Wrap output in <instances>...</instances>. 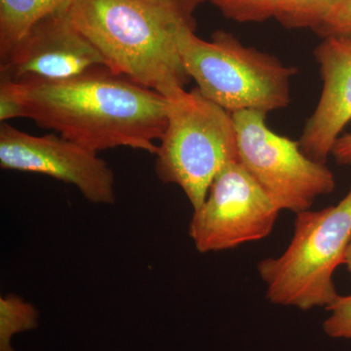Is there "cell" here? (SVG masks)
Returning a JSON list of instances; mask_svg holds the SVG:
<instances>
[{
    "mask_svg": "<svg viewBox=\"0 0 351 351\" xmlns=\"http://www.w3.org/2000/svg\"><path fill=\"white\" fill-rule=\"evenodd\" d=\"M337 0H281L276 18L288 27L317 29Z\"/></svg>",
    "mask_w": 351,
    "mask_h": 351,
    "instance_id": "cell-13",
    "label": "cell"
},
{
    "mask_svg": "<svg viewBox=\"0 0 351 351\" xmlns=\"http://www.w3.org/2000/svg\"><path fill=\"white\" fill-rule=\"evenodd\" d=\"M232 114L239 163L281 210L306 211L318 197L335 191L336 180L326 163L306 156L299 141L269 129L267 113L243 110Z\"/></svg>",
    "mask_w": 351,
    "mask_h": 351,
    "instance_id": "cell-6",
    "label": "cell"
},
{
    "mask_svg": "<svg viewBox=\"0 0 351 351\" xmlns=\"http://www.w3.org/2000/svg\"><path fill=\"white\" fill-rule=\"evenodd\" d=\"M25 117L24 107L21 103L14 83L0 78V121Z\"/></svg>",
    "mask_w": 351,
    "mask_h": 351,
    "instance_id": "cell-17",
    "label": "cell"
},
{
    "mask_svg": "<svg viewBox=\"0 0 351 351\" xmlns=\"http://www.w3.org/2000/svg\"><path fill=\"white\" fill-rule=\"evenodd\" d=\"M166 99L167 125L156 154V175L164 184L180 186L196 210L217 176L239 161L234 121L196 88H182Z\"/></svg>",
    "mask_w": 351,
    "mask_h": 351,
    "instance_id": "cell-5",
    "label": "cell"
},
{
    "mask_svg": "<svg viewBox=\"0 0 351 351\" xmlns=\"http://www.w3.org/2000/svg\"><path fill=\"white\" fill-rule=\"evenodd\" d=\"M295 215L290 244L279 257L261 261L258 272L272 304L327 309L339 295L334 274L351 237V189L336 205Z\"/></svg>",
    "mask_w": 351,
    "mask_h": 351,
    "instance_id": "cell-3",
    "label": "cell"
},
{
    "mask_svg": "<svg viewBox=\"0 0 351 351\" xmlns=\"http://www.w3.org/2000/svg\"><path fill=\"white\" fill-rule=\"evenodd\" d=\"M343 265H346V269H348V274L351 277V237L350 242H348V249H346L345 263Z\"/></svg>",
    "mask_w": 351,
    "mask_h": 351,
    "instance_id": "cell-20",
    "label": "cell"
},
{
    "mask_svg": "<svg viewBox=\"0 0 351 351\" xmlns=\"http://www.w3.org/2000/svg\"><path fill=\"white\" fill-rule=\"evenodd\" d=\"M226 17L240 23L263 22L276 17L281 0H209Z\"/></svg>",
    "mask_w": 351,
    "mask_h": 351,
    "instance_id": "cell-14",
    "label": "cell"
},
{
    "mask_svg": "<svg viewBox=\"0 0 351 351\" xmlns=\"http://www.w3.org/2000/svg\"><path fill=\"white\" fill-rule=\"evenodd\" d=\"M25 119L97 152L130 147L156 156L167 99L110 69L61 82H13Z\"/></svg>",
    "mask_w": 351,
    "mask_h": 351,
    "instance_id": "cell-1",
    "label": "cell"
},
{
    "mask_svg": "<svg viewBox=\"0 0 351 351\" xmlns=\"http://www.w3.org/2000/svg\"><path fill=\"white\" fill-rule=\"evenodd\" d=\"M69 0H0V61L44 18Z\"/></svg>",
    "mask_w": 351,
    "mask_h": 351,
    "instance_id": "cell-11",
    "label": "cell"
},
{
    "mask_svg": "<svg viewBox=\"0 0 351 351\" xmlns=\"http://www.w3.org/2000/svg\"><path fill=\"white\" fill-rule=\"evenodd\" d=\"M316 31L324 38H351V0H337Z\"/></svg>",
    "mask_w": 351,
    "mask_h": 351,
    "instance_id": "cell-16",
    "label": "cell"
},
{
    "mask_svg": "<svg viewBox=\"0 0 351 351\" xmlns=\"http://www.w3.org/2000/svg\"><path fill=\"white\" fill-rule=\"evenodd\" d=\"M38 325L39 311L31 302L16 295L0 298V351H15L14 337L36 330Z\"/></svg>",
    "mask_w": 351,
    "mask_h": 351,
    "instance_id": "cell-12",
    "label": "cell"
},
{
    "mask_svg": "<svg viewBox=\"0 0 351 351\" xmlns=\"http://www.w3.org/2000/svg\"><path fill=\"white\" fill-rule=\"evenodd\" d=\"M0 166L73 184L94 204L112 205L117 201L114 173L110 165L97 152L61 135L34 136L1 122Z\"/></svg>",
    "mask_w": 351,
    "mask_h": 351,
    "instance_id": "cell-8",
    "label": "cell"
},
{
    "mask_svg": "<svg viewBox=\"0 0 351 351\" xmlns=\"http://www.w3.org/2000/svg\"><path fill=\"white\" fill-rule=\"evenodd\" d=\"M323 331L332 339H351V295H339L326 309Z\"/></svg>",
    "mask_w": 351,
    "mask_h": 351,
    "instance_id": "cell-15",
    "label": "cell"
},
{
    "mask_svg": "<svg viewBox=\"0 0 351 351\" xmlns=\"http://www.w3.org/2000/svg\"><path fill=\"white\" fill-rule=\"evenodd\" d=\"M143 1L174 13L193 29L195 27L193 12L199 4L206 0H143Z\"/></svg>",
    "mask_w": 351,
    "mask_h": 351,
    "instance_id": "cell-18",
    "label": "cell"
},
{
    "mask_svg": "<svg viewBox=\"0 0 351 351\" xmlns=\"http://www.w3.org/2000/svg\"><path fill=\"white\" fill-rule=\"evenodd\" d=\"M64 6L34 25L0 61L1 78L18 83L61 82L108 69L100 52L71 24Z\"/></svg>",
    "mask_w": 351,
    "mask_h": 351,
    "instance_id": "cell-9",
    "label": "cell"
},
{
    "mask_svg": "<svg viewBox=\"0 0 351 351\" xmlns=\"http://www.w3.org/2000/svg\"><path fill=\"white\" fill-rule=\"evenodd\" d=\"M64 8L112 73L165 98L189 82L179 41L193 27L179 16L143 0H69Z\"/></svg>",
    "mask_w": 351,
    "mask_h": 351,
    "instance_id": "cell-2",
    "label": "cell"
},
{
    "mask_svg": "<svg viewBox=\"0 0 351 351\" xmlns=\"http://www.w3.org/2000/svg\"><path fill=\"white\" fill-rule=\"evenodd\" d=\"M182 64L196 89L208 100L234 113L282 110L291 100L290 85L297 69L219 32L211 40L186 27L179 41Z\"/></svg>",
    "mask_w": 351,
    "mask_h": 351,
    "instance_id": "cell-4",
    "label": "cell"
},
{
    "mask_svg": "<svg viewBox=\"0 0 351 351\" xmlns=\"http://www.w3.org/2000/svg\"><path fill=\"white\" fill-rule=\"evenodd\" d=\"M322 91L299 143L306 156L326 163L351 121V38L328 36L314 50Z\"/></svg>",
    "mask_w": 351,
    "mask_h": 351,
    "instance_id": "cell-10",
    "label": "cell"
},
{
    "mask_svg": "<svg viewBox=\"0 0 351 351\" xmlns=\"http://www.w3.org/2000/svg\"><path fill=\"white\" fill-rule=\"evenodd\" d=\"M331 156L339 165L351 166V132L338 138Z\"/></svg>",
    "mask_w": 351,
    "mask_h": 351,
    "instance_id": "cell-19",
    "label": "cell"
},
{
    "mask_svg": "<svg viewBox=\"0 0 351 351\" xmlns=\"http://www.w3.org/2000/svg\"><path fill=\"white\" fill-rule=\"evenodd\" d=\"M281 211L237 161L217 176L193 210L189 235L200 253L230 250L269 237Z\"/></svg>",
    "mask_w": 351,
    "mask_h": 351,
    "instance_id": "cell-7",
    "label": "cell"
}]
</instances>
